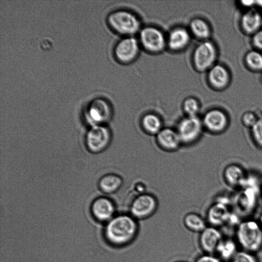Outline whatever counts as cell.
Masks as SVG:
<instances>
[{"instance_id": "obj_35", "label": "cell", "mask_w": 262, "mask_h": 262, "mask_svg": "<svg viewBox=\"0 0 262 262\" xmlns=\"http://www.w3.org/2000/svg\"><path fill=\"white\" fill-rule=\"evenodd\" d=\"M258 221H259V222L260 223V224L262 226V213H261V215L260 216L259 219Z\"/></svg>"}, {"instance_id": "obj_8", "label": "cell", "mask_w": 262, "mask_h": 262, "mask_svg": "<svg viewBox=\"0 0 262 262\" xmlns=\"http://www.w3.org/2000/svg\"><path fill=\"white\" fill-rule=\"evenodd\" d=\"M216 56L214 45L208 40L199 44L193 53V63L198 70L205 71L212 66Z\"/></svg>"}, {"instance_id": "obj_37", "label": "cell", "mask_w": 262, "mask_h": 262, "mask_svg": "<svg viewBox=\"0 0 262 262\" xmlns=\"http://www.w3.org/2000/svg\"><path fill=\"white\" fill-rule=\"evenodd\" d=\"M261 80H262V75H261Z\"/></svg>"}, {"instance_id": "obj_19", "label": "cell", "mask_w": 262, "mask_h": 262, "mask_svg": "<svg viewBox=\"0 0 262 262\" xmlns=\"http://www.w3.org/2000/svg\"><path fill=\"white\" fill-rule=\"evenodd\" d=\"M122 178L116 174L108 173L102 176L99 180L98 186L100 189L106 194L117 192L122 186Z\"/></svg>"}, {"instance_id": "obj_29", "label": "cell", "mask_w": 262, "mask_h": 262, "mask_svg": "<svg viewBox=\"0 0 262 262\" xmlns=\"http://www.w3.org/2000/svg\"><path fill=\"white\" fill-rule=\"evenodd\" d=\"M183 107L187 116H196L200 110L199 102L193 98L186 99L183 103Z\"/></svg>"}, {"instance_id": "obj_23", "label": "cell", "mask_w": 262, "mask_h": 262, "mask_svg": "<svg viewBox=\"0 0 262 262\" xmlns=\"http://www.w3.org/2000/svg\"><path fill=\"white\" fill-rule=\"evenodd\" d=\"M141 125L144 131L153 135H156L163 128L161 119L153 113H148L143 116Z\"/></svg>"}, {"instance_id": "obj_17", "label": "cell", "mask_w": 262, "mask_h": 262, "mask_svg": "<svg viewBox=\"0 0 262 262\" xmlns=\"http://www.w3.org/2000/svg\"><path fill=\"white\" fill-rule=\"evenodd\" d=\"M190 40L189 32L184 28L178 27L169 33L166 43L171 50L178 51L186 47Z\"/></svg>"}, {"instance_id": "obj_20", "label": "cell", "mask_w": 262, "mask_h": 262, "mask_svg": "<svg viewBox=\"0 0 262 262\" xmlns=\"http://www.w3.org/2000/svg\"><path fill=\"white\" fill-rule=\"evenodd\" d=\"M238 198V206L245 213L253 210L256 204V188L245 187Z\"/></svg>"}, {"instance_id": "obj_32", "label": "cell", "mask_w": 262, "mask_h": 262, "mask_svg": "<svg viewBox=\"0 0 262 262\" xmlns=\"http://www.w3.org/2000/svg\"><path fill=\"white\" fill-rule=\"evenodd\" d=\"M253 43L257 48L262 50V30L255 33L252 38Z\"/></svg>"}, {"instance_id": "obj_30", "label": "cell", "mask_w": 262, "mask_h": 262, "mask_svg": "<svg viewBox=\"0 0 262 262\" xmlns=\"http://www.w3.org/2000/svg\"><path fill=\"white\" fill-rule=\"evenodd\" d=\"M258 117L252 112H245L241 118L242 123L244 126L250 129L257 122Z\"/></svg>"}, {"instance_id": "obj_22", "label": "cell", "mask_w": 262, "mask_h": 262, "mask_svg": "<svg viewBox=\"0 0 262 262\" xmlns=\"http://www.w3.org/2000/svg\"><path fill=\"white\" fill-rule=\"evenodd\" d=\"M241 22L245 32L248 33H255L261 25L262 19L257 11L250 10L243 15Z\"/></svg>"}, {"instance_id": "obj_14", "label": "cell", "mask_w": 262, "mask_h": 262, "mask_svg": "<svg viewBox=\"0 0 262 262\" xmlns=\"http://www.w3.org/2000/svg\"><path fill=\"white\" fill-rule=\"evenodd\" d=\"M231 213L227 205L216 202L208 209L206 222L209 226L220 229L227 224Z\"/></svg>"}, {"instance_id": "obj_27", "label": "cell", "mask_w": 262, "mask_h": 262, "mask_svg": "<svg viewBox=\"0 0 262 262\" xmlns=\"http://www.w3.org/2000/svg\"><path fill=\"white\" fill-rule=\"evenodd\" d=\"M250 134L254 144L262 149V115L258 117L257 122L250 129Z\"/></svg>"}, {"instance_id": "obj_1", "label": "cell", "mask_w": 262, "mask_h": 262, "mask_svg": "<svg viewBox=\"0 0 262 262\" xmlns=\"http://www.w3.org/2000/svg\"><path fill=\"white\" fill-rule=\"evenodd\" d=\"M137 220L130 214L114 216L106 225L105 238L112 246L120 248L128 246L136 239L139 232Z\"/></svg>"}, {"instance_id": "obj_6", "label": "cell", "mask_w": 262, "mask_h": 262, "mask_svg": "<svg viewBox=\"0 0 262 262\" xmlns=\"http://www.w3.org/2000/svg\"><path fill=\"white\" fill-rule=\"evenodd\" d=\"M204 128L202 120L198 116H187L180 121L176 130L182 144H190L200 138Z\"/></svg>"}, {"instance_id": "obj_38", "label": "cell", "mask_w": 262, "mask_h": 262, "mask_svg": "<svg viewBox=\"0 0 262 262\" xmlns=\"http://www.w3.org/2000/svg\"><path fill=\"white\" fill-rule=\"evenodd\" d=\"M261 193H262V187H261Z\"/></svg>"}, {"instance_id": "obj_24", "label": "cell", "mask_w": 262, "mask_h": 262, "mask_svg": "<svg viewBox=\"0 0 262 262\" xmlns=\"http://www.w3.org/2000/svg\"><path fill=\"white\" fill-rule=\"evenodd\" d=\"M183 222L187 229L193 232L200 233L207 226L206 220L194 212L187 213L184 217Z\"/></svg>"}, {"instance_id": "obj_18", "label": "cell", "mask_w": 262, "mask_h": 262, "mask_svg": "<svg viewBox=\"0 0 262 262\" xmlns=\"http://www.w3.org/2000/svg\"><path fill=\"white\" fill-rule=\"evenodd\" d=\"M239 249L234 238L230 236L224 237L219 244L215 254L224 262H229Z\"/></svg>"}, {"instance_id": "obj_2", "label": "cell", "mask_w": 262, "mask_h": 262, "mask_svg": "<svg viewBox=\"0 0 262 262\" xmlns=\"http://www.w3.org/2000/svg\"><path fill=\"white\" fill-rule=\"evenodd\" d=\"M234 238L240 250L256 254L262 249V226L258 220H242L235 229Z\"/></svg>"}, {"instance_id": "obj_10", "label": "cell", "mask_w": 262, "mask_h": 262, "mask_svg": "<svg viewBox=\"0 0 262 262\" xmlns=\"http://www.w3.org/2000/svg\"><path fill=\"white\" fill-rule=\"evenodd\" d=\"M204 128L209 132L219 134L227 130L229 121L227 115L218 109L209 110L202 119Z\"/></svg>"}, {"instance_id": "obj_21", "label": "cell", "mask_w": 262, "mask_h": 262, "mask_svg": "<svg viewBox=\"0 0 262 262\" xmlns=\"http://www.w3.org/2000/svg\"><path fill=\"white\" fill-rule=\"evenodd\" d=\"M208 79L210 83L214 87L222 88L226 86L228 82V73L223 66L214 65L209 70Z\"/></svg>"}, {"instance_id": "obj_15", "label": "cell", "mask_w": 262, "mask_h": 262, "mask_svg": "<svg viewBox=\"0 0 262 262\" xmlns=\"http://www.w3.org/2000/svg\"><path fill=\"white\" fill-rule=\"evenodd\" d=\"M247 176L243 168L234 163L227 165L223 172L224 181L229 187L233 188H241Z\"/></svg>"}, {"instance_id": "obj_12", "label": "cell", "mask_w": 262, "mask_h": 262, "mask_svg": "<svg viewBox=\"0 0 262 262\" xmlns=\"http://www.w3.org/2000/svg\"><path fill=\"white\" fill-rule=\"evenodd\" d=\"M116 207L114 202L106 197H99L92 203L91 211L95 220L101 222H108L114 216Z\"/></svg>"}, {"instance_id": "obj_11", "label": "cell", "mask_w": 262, "mask_h": 262, "mask_svg": "<svg viewBox=\"0 0 262 262\" xmlns=\"http://www.w3.org/2000/svg\"><path fill=\"white\" fill-rule=\"evenodd\" d=\"M139 50L137 39L134 36H127L120 40L116 45L114 55L119 61L127 63L135 59Z\"/></svg>"}, {"instance_id": "obj_5", "label": "cell", "mask_w": 262, "mask_h": 262, "mask_svg": "<svg viewBox=\"0 0 262 262\" xmlns=\"http://www.w3.org/2000/svg\"><path fill=\"white\" fill-rule=\"evenodd\" d=\"M112 138V132L106 125L90 127L85 138L86 148L92 153H100L109 146Z\"/></svg>"}, {"instance_id": "obj_33", "label": "cell", "mask_w": 262, "mask_h": 262, "mask_svg": "<svg viewBox=\"0 0 262 262\" xmlns=\"http://www.w3.org/2000/svg\"><path fill=\"white\" fill-rule=\"evenodd\" d=\"M255 2L252 1H242V3L243 5H245L246 6H251L253 4H254Z\"/></svg>"}, {"instance_id": "obj_3", "label": "cell", "mask_w": 262, "mask_h": 262, "mask_svg": "<svg viewBox=\"0 0 262 262\" xmlns=\"http://www.w3.org/2000/svg\"><path fill=\"white\" fill-rule=\"evenodd\" d=\"M107 23L115 32L127 36H133L141 30L139 18L126 10H118L110 13L107 17Z\"/></svg>"}, {"instance_id": "obj_13", "label": "cell", "mask_w": 262, "mask_h": 262, "mask_svg": "<svg viewBox=\"0 0 262 262\" xmlns=\"http://www.w3.org/2000/svg\"><path fill=\"white\" fill-rule=\"evenodd\" d=\"M223 237L219 228L209 225L200 233L199 245L205 253L215 254Z\"/></svg>"}, {"instance_id": "obj_31", "label": "cell", "mask_w": 262, "mask_h": 262, "mask_svg": "<svg viewBox=\"0 0 262 262\" xmlns=\"http://www.w3.org/2000/svg\"><path fill=\"white\" fill-rule=\"evenodd\" d=\"M194 262H224L215 254L204 253L196 258Z\"/></svg>"}, {"instance_id": "obj_7", "label": "cell", "mask_w": 262, "mask_h": 262, "mask_svg": "<svg viewBox=\"0 0 262 262\" xmlns=\"http://www.w3.org/2000/svg\"><path fill=\"white\" fill-rule=\"evenodd\" d=\"M158 207V201L153 195L142 193L136 196L130 206V214L138 220H144L152 215Z\"/></svg>"}, {"instance_id": "obj_26", "label": "cell", "mask_w": 262, "mask_h": 262, "mask_svg": "<svg viewBox=\"0 0 262 262\" xmlns=\"http://www.w3.org/2000/svg\"><path fill=\"white\" fill-rule=\"evenodd\" d=\"M247 65L254 70H262V54L256 51H251L246 56Z\"/></svg>"}, {"instance_id": "obj_16", "label": "cell", "mask_w": 262, "mask_h": 262, "mask_svg": "<svg viewBox=\"0 0 262 262\" xmlns=\"http://www.w3.org/2000/svg\"><path fill=\"white\" fill-rule=\"evenodd\" d=\"M156 136L158 144L165 150H175L182 144L176 129L163 128Z\"/></svg>"}, {"instance_id": "obj_36", "label": "cell", "mask_w": 262, "mask_h": 262, "mask_svg": "<svg viewBox=\"0 0 262 262\" xmlns=\"http://www.w3.org/2000/svg\"><path fill=\"white\" fill-rule=\"evenodd\" d=\"M175 262H186V261H175Z\"/></svg>"}, {"instance_id": "obj_25", "label": "cell", "mask_w": 262, "mask_h": 262, "mask_svg": "<svg viewBox=\"0 0 262 262\" xmlns=\"http://www.w3.org/2000/svg\"><path fill=\"white\" fill-rule=\"evenodd\" d=\"M190 30L196 37L205 39L210 34V29L208 24L203 19L195 18L191 20L190 24Z\"/></svg>"}, {"instance_id": "obj_28", "label": "cell", "mask_w": 262, "mask_h": 262, "mask_svg": "<svg viewBox=\"0 0 262 262\" xmlns=\"http://www.w3.org/2000/svg\"><path fill=\"white\" fill-rule=\"evenodd\" d=\"M229 262H259L256 254L239 250Z\"/></svg>"}, {"instance_id": "obj_9", "label": "cell", "mask_w": 262, "mask_h": 262, "mask_svg": "<svg viewBox=\"0 0 262 262\" xmlns=\"http://www.w3.org/2000/svg\"><path fill=\"white\" fill-rule=\"evenodd\" d=\"M139 38L144 48L153 53H158L163 50L167 41L163 33L152 27H147L141 29L140 31Z\"/></svg>"}, {"instance_id": "obj_4", "label": "cell", "mask_w": 262, "mask_h": 262, "mask_svg": "<svg viewBox=\"0 0 262 262\" xmlns=\"http://www.w3.org/2000/svg\"><path fill=\"white\" fill-rule=\"evenodd\" d=\"M113 111L110 104L104 99L96 98L88 105L84 118L90 127L106 125L112 119Z\"/></svg>"}, {"instance_id": "obj_34", "label": "cell", "mask_w": 262, "mask_h": 262, "mask_svg": "<svg viewBox=\"0 0 262 262\" xmlns=\"http://www.w3.org/2000/svg\"><path fill=\"white\" fill-rule=\"evenodd\" d=\"M255 3L256 5L262 7V1H256Z\"/></svg>"}]
</instances>
